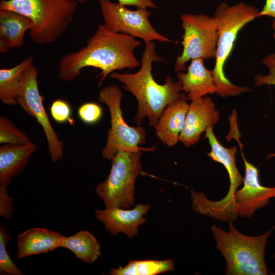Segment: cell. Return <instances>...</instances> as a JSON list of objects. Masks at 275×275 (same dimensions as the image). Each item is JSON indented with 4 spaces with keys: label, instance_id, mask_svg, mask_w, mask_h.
<instances>
[{
    "label": "cell",
    "instance_id": "cell-20",
    "mask_svg": "<svg viewBox=\"0 0 275 275\" xmlns=\"http://www.w3.org/2000/svg\"><path fill=\"white\" fill-rule=\"evenodd\" d=\"M61 248L70 250L79 260L90 264L95 262L101 255L100 245L97 239L86 230L64 236Z\"/></svg>",
    "mask_w": 275,
    "mask_h": 275
},
{
    "label": "cell",
    "instance_id": "cell-9",
    "mask_svg": "<svg viewBox=\"0 0 275 275\" xmlns=\"http://www.w3.org/2000/svg\"><path fill=\"white\" fill-rule=\"evenodd\" d=\"M183 34L181 54L176 58V72L184 71L185 64L193 59H215L218 39L217 25L215 18L205 14L186 13L180 17Z\"/></svg>",
    "mask_w": 275,
    "mask_h": 275
},
{
    "label": "cell",
    "instance_id": "cell-2",
    "mask_svg": "<svg viewBox=\"0 0 275 275\" xmlns=\"http://www.w3.org/2000/svg\"><path fill=\"white\" fill-rule=\"evenodd\" d=\"M145 49L141 59V66L136 73L114 72L109 76L123 84V88L130 92L138 102L134 122L140 125L147 118L149 124L154 126L165 107L173 101L188 99L180 93L182 86L179 81H174L171 76L166 78L163 85L159 84L152 74V64L161 62L155 50L153 41L145 42Z\"/></svg>",
    "mask_w": 275,
    "mask_h": 275
},
{
    "label": "cell",
    "instance_id": "cell-8",
    "mask_svg": "<svg viewBox=\"0 0 275 275\" xmlns=\"http://www.w3.org/2000/svg\"><path fill=\"white\" fill-rule=\"evenodd\" d=\"M122 92L116 85L106 86L98 94V100L108 107L111 126L107 132V141L101 154L112 160L119 150L129 151L152 152L154 147H141L146 141V131L141 125L130 126L124 120L121 107Z\"/></svg>",
    "mask_w": 275,
    "mask_h": 275
},
{
    "label": "cell",
    "instance_id": "cell-25",
    "mask_svg": "<svg viewBox=\"0 0 275 275\" xmlns=\"http://www.w3.org/2000/svg\"><path fill=\"white\" fill-rule=\"evenodd\" d=\"M80 120L88 125H93L101 120L103 116L101 106L97 103L88 102L81 104L77 109Z\"/></svg>",
    "mask_w": 275,
    "mask_h": 275
},
{
    "label": "cell",
    "instance_id": "cell-7",
    "mask_svg": "<svg viewBox=\"0 0 275 275\" xmlns=\"http://www.w3.org/2000/svg\"><path fill=\"white\" fill-rule=\"evenodd\" d=\"M142 151L119 150L106 179L95 188L106 207L128 209L134 204L135 181L142 171Z\"/></svg>",
    "mask_w": 275,
    "mask_h": 275
},
{
    "label": "cell",
    "instance_id": "cell-16",
    "mask_svg": "<svg viewBox=\"0 0 275 275\" xmlns=\"http://www.w3.org/2000/svg\"><path fill=\"white\" fill-rule=\"evenodd\" d=\"M177 77L181 84L182 91L187 94V98L191 101L216 93L212 70L206 68L202 59L192 60L187 72H178Z\"/></svg>",
    "mask_w": 275,
    "mask_h": 275
},
{
    "label": "cell",
    "instance_id": "cell-14",
    "mask_svg": "<svg viewBox=\"0 0 275 275\" xmlns=\"http://www.w3.org/2000/svg\"><path fill=\"white\" fill-rule=\"evenodd\" d=\"M150 208V206L145 204H138L131 209L106 207L95 210V216L112 235L122 233L131 238L137 234L139 227L146 221L144 216Z\"/></svg>",
    "mask_w": 275,
    "mask_h": 275
},
{
    "label": "cell",
    "instance_id": "cell-30",
    "mask_svg": "<svg viewBox=\"0 0 275 275\" xmlns=\"http://www.w3.org/2000/svg\"><path fill=\"white\" fill-rule=\"evenodd\" d=\"M262 16L275 18V0H266L264 6L258 14V17Z\"/></svg>",
    "mask_w": 275,
    "mask_h": 275
},
{
    "label": "cell",
    "instance_id": "cell-17",
    "mask_svg": "<svg viewBox=\"0 0 275 275\" xmlns=\"http://www.w3.org/2000/svg\"><path fill=\"white\" fill-rule=\"evenodd\" d=\"M64 236L45 228L29 229L18 235L17 259L47 253L61 248Z\"/></svg>",
    "mask_w": 275,
    "mask_h": 275
},
{
    "label": "cell",
    "instance_id": "cell-10",
    "mask_svg": "<svg viewBox=\"0 0 275 275\" xmlns=\"http://www.w3.org/2000/svg\"><path fill=\"white\" fill-rule=\"evenodd\" d=\"M99 3L103 25L110 31L141 39L144 42H172L153 28L149 19L151 13L147 9L131 10L109 0L101 1Z\"/></svg>",
    "mask_w": 275,
    "mask_h": 275
},
{
    "label": "cell",
    "instance_id": "cell-27",
    "mask_svg": "<svg viewBox=\"0 0 275 275\" xmlns=\"http://www.w3.org/2000/svg\"><path fill=\"white\" fill-rule=\"evenodd\" d=\"M262 63L268 69L269 73L267 75L258 74L254 77L255 85L275 86V53L266 56L262 59Z\"/></svg>",
    "mask_w": 275,
    "mask_h": 275
},
{
    "label": "cell",
    "instance_id": "cell-23",
    "mask_svg": "<svg viewBox=\"0 0 275 275\" xmlns=\"http://www.w3.org/2000/svg\"><path fill=\"white\" fill-rule=\"evenodd\" d=\"M31 142L29 137L17 128L10 120L4 116L0 117L1 144L26 145Z\"/></svg>",
    "mask_w": 275,
    "mask_h": 275
},
{
    "label": "cell",
    "instance_id": "cell-15",
    "mask_svg": "<svg viewBox=\"0 0 275 275\" xmlns=\"http://www.w3.org/2000/svg\"><path fill=\"white\" fill-rule=\"evenodd\" d=\"M187 100L178 99L169 104L154 126L157 138L169 147L179 141L189 108Z\"/></svg>",
    "mask_w": 275,
    "mask_h": 275
},
{
    "label": "cell",
    "instance_id": "cell-24",
    "mask_svg": "<svg viewBox=\"0 0 275 275\" xmlns=\"http://www.w3.org/2000/svg\"><path fill=\"white\" fill-rule=\"evenodd\" d=\"M9 235L4 226H0V272L9 275H23V272L15 265L9 256L7 245Z\"/></svg>",
    "mask_w": 275,
    "mask_h": 275
},
{
    "label": "cell",
    "instance_id": "cell-33",
    "mask_svg": "<svg viewBox=\"0 0 275 275\" xmlns=\"http://www.w3.org/2000/svg\"><path fill=\"white\" fill-rule=\"evenodd\" d=\"M274 258H275V253H274ZM272 274L275 275V272H273V273H272Z\"/></svg>",
    "mask_w": 275,
    "mask_h": 275
},
{
    "label": "cell",
    "instance_id": "cell-28",
    "mask_svg": "<svg viewBox=\"0 0 275 275\" xmlns=\"http://www.w3.org/2000/svg\"><path fill=\"white\" fill-rule=\"evenodd\" d=\"M7 186L0 185V216L9 220L13 213V198L9 195Z\"/></svg>",
    "mask_w": 275,
    "mask_h": 275
},
{
    "label": "cell",
    "instance_id": "cell-18",
    "mask_svg": "<svg viewBox=\"0 0 275 275\" xmlns=\"http://www.w3.org/2000/svg\"><path fill=\"white\" fill-rule=\"evenodd\" d=\"M34 143L26 145L3 144L0 148V184L9 185L24 170L37 149Z\"/></svg>",
    "mask_w": 275,
    "mask_h": 275
},
{
    "label": "cell",
    "instance_id": "cell-13",
    "mask_svg": "<svg viewBox=\"0 0 275 275\" xmlns=\"http://www.w3.org/2000/svg\"><path fill=\"white\" fill-rule=\"evenodd\" d=\"M219 119V112L211 98L204 96L199 100L191 101L179 141L186 147L196 144L202 133L208 128L213 127Z\"/></svg>",
    "mask_w": 275,
    "mask_h": 275
},
{
    "label": "cell",
    "instance_id": "cell-29",
    "mask_svg": "<svg viewBox=\"0 0 275 275\" xmlns=\"http://www.w3.org/2000/svg\"><path fill=\"white\" fill-rule=\"evenodd\" d=\"M78 3H86L90 0H75ZM99 2L103 0H98ZM118 4L124 6H135L137 8L157 9V5L151 0H117Z\"/></svg>",
    "mask_w": 275,
    "mask_h": 275
},
{
    "label": "cell",
    "instance_id": "cell-11",
    "mask_svg": "<svg viewBox=\"0 0 275 275\" xmlns=\"http://www.w3.org/2000/svg\"><path fill=\"white\" fill-rule=\"evenodd\" d=\"M38 72L32 64L23 72L17 96V103L40 125L45 134L53 161L63 158L64 143L55 132L45 111L38 85Z\"/></svg>",
    "mask_w": 275,
    "mask_h": 275
},
{
    "label": "cell",
    "instance_id": "cell-31",
    "mask_svg": "<svg viewBox=\"0 0 275 275\" xmlns=\"http://www.w3.org/2000/svg\"><path fill=\"white\" fill-rule=\"evenodd\" d=\"M271 26L273 30V37L275 40V18H274L273 20L272 21Z\"/></svg>",
    "mask_w": 275,
    "mask_h": 275
},
{
    "label": "cell",
    "instance_id": "cell-4",
    "mask_svg": "<svg viewBox=\"0 0 275 275\" xmlns=\"http://www.w3.org/2000/svg\"><path fill=\"white\" fill-rule=\"evenodd\" d=\"M228 223V231L215 225L210 228L216 244V248L226 260V274H267L265 249L275 226L261 235L251 236L238 231L233 222Z\"/></svg>",
    "mask_w": 275,
    "mask_h": 275
},
{
    "label": "cell",
    "instance_id": "cell-21",
    "mask_svg": "<svg viewBox=\"0 0 275 275\" xmlns=\"http://www.w3.org/2000/svg\"><path fill=\"white\" fill-rule=\"evenodd\" d=\"M33 61V58L29 57L14 67L0 69V100L3 103L8 105L17 104L22 75Z\"/></svg>",
    "mask_w": 275,
    "mask_h": 275
},
{
    "label": "cell",
    "instance_id": "cell-19",
    "mask_svg": "<svg viewBox=\"0 0 275 275\" xmlns=\"http://www.w3.org/2000/svg\"><path fill=\"white\" fill-rule=\"evenodd\" d=\"M34 26L28 17L9 10H0V52L18 48L23 43L25 34Z\"/></svg>",
    "mask_w": 275,
    "mask_h": 275
},
{
    "label": "cell",
    "instance_id": "cell-26",
    "mask_svg": "<svg viewBox=\"0 0 275 275\" xmlns=\"http://www.w3.org/2000/svg\"><path fill=\"white\" fill-rule=\"evenodd\" d=\"M50 112L52 118L56 122L63 124L69 122L73 124L71 107L64 100L59 99L54 100L50 106Z\"/></svg>",
    "mask_w": 275,
    "mask_h": 275
},
{
    "label": "cell",
    "instance_id": "cell-5",
    "mask_svg": "<svg viewBox=\"0 0 275 275\" xmlns=\"http://www.w3.org/2000/svg\"><path fill=\"white\" fill-rule=\"evenodd\" d=\"M77 5L75 0H1L0 10L30 18L34 26L29 35L34 43L43 45L55 42L66 31Z\"/></svg>",
    "mask_w": 275,
    "mask_h": 275
},
{
    "label": "cell",
    "instance_id": "cell-1",
    "mask_svg": "<svg viewBox=\"0 0 275 275\" xmlns=\"http://www.w3.org/2000/svg\"><path fill=\"white\" fill-rule=\"evenodd\" d=\"M141 44L139 40L131 36L114 32L98 24L85 46L63 57L59 64V76L64 81H72L82 69L92 67L101 70L98 75L100 87L112 73L140 66L134 50Z\"/></svg>",
    "mask_w": 275,
    "mask_h": 275
},
{
    "label": "cell",
    "instance_id": "cell-32",
    "mask_svg": "<svg viewBox=\"0 0 275 275\" xmlns=\"http://www.w3.org/2000/svg\"><path fill=\"white\" fill-rule=\"evenodd\" d=\"M275 157V153H270L267 155L265 160Z\"/></svg>",
    "mask_w": 275,
    "mask_h": 275
},
{
    "label": "cell",
    "instance_id": "cell-12",
    "mask_svg": "<svg viewBox=\"0 0 275 275\" xmlns=\"http://www.w3.org/2000/svg\"><path fill=\"white\" fill-rule=\"evenodd\" d=\"M236 139L240 146L245 174L243 185L236 191L233 199L234 221L239 216L251 218L257 210L266 206L271 199L275 198V186H265L261 183L258 168L246 159L241 150L242 144L238 138Z\"/></svg>",
    "mask_w": 275,
    "mask_h": 275
},
{
    "label": "cell",
    "instance_id": "cell-3",
    "mask_svg": "<svg viewBox=\"0 0 275 275\" xmlns=\"http://www.w3.org/2000/svg\"><path fill=\"white\" fill-rule=\"evenodd\" d=\"M259 12L256 7L244 2L230 5L222 2L215 10L213 16L217 25L218 39L215 62L212 72L217 88L216 93L223 98L251 91L247 87L232 83L226 77L224 68L238 33L247 23L258 18Z\"/></svg>",
    "mask_w": 275,
    "mask_h": 275
},
{
    "label": "cell",
    "instance_id": "cell-22",
    "mask_svg": "<svg viewBox=\"0 0 275 275\" xmlns=\"http://www.w3.org/2000/svg\"><path fill=\"white\" fill-rule=\"evenodd\" d=\"M174 269L172 259L164 260H145L130 261L124 266L112 268V275H155Z\"/></svg>",
    "mask_w": 275,
    "mask_h": 275
},
{
    "label": "cell",
    "instance_id": "cell-6",
    "mask_svg": "<svg viewBox=\"0 0 275 275\" xmlns=\"http://www.w3.org/2000/svg\"><path fill=\"white\" fill-rule=\"evenodd\" d=\"M204 138L207 139L211 148L207 155L225 167L229 178V187L224 197L217 201L209 200L202 191L194 192L191 197L193 209L198 214L217 221L233 222V199L235 193L242 184L243 180L236 162L237 147L227 148L222 145L213 132V127L207 128Z\"/></svg>",
    "mask_w": 275,
    "mask_h": 275
}]
</instances>
